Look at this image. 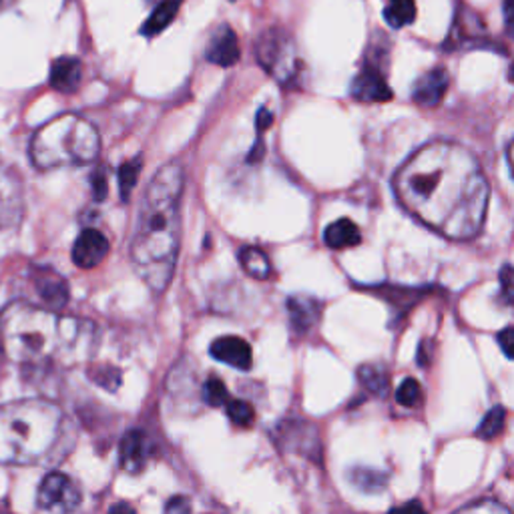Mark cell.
<instances>
[{"label": "cell", "mask_w": 514, "mask_h": 514, "mask_svg": "<svg viewBox=\"0 0 514 514\" xmlns=\"http://www.w3.org/2000/svg\"><path fill=\"white\" fill-rule=\"evenodd\" d=\"M394 194L420 224L448 240L471 241L485 225L490 187L471 151L432 141L398 169Z\"/></svg>", "instance_id": "6da1fadb"}, {"label": "cell", "mask_w": 514, "mask_h": 514, "mask_svg": "<svg viewBox=\"0 0 514 514\" xmlns=\"http://www.w3.org/2000/svg\"><path fill=\"white\" fill-rule=\"evenodd\" d=\"M183 187L186 169L179 161H171L155 173L141 199L131 259L137 275L155 294L167 289L178 265Z\"/></svg>", "instance_id": "7a4b0ae2"}, {"label": "cell", "mask_w": 514, "mask_h": 514, "mask_svg": "<svg viewBox=\"0 0 514 514\" xmlns=\"http://www.w3.org/2000/svg\"><path fill=\"white\" fill-rule=\"evenodd\" d=\"M73 320L55 310L28 302H12L0 313V348L20 366H38L57 360L73 344Z\"/></svg>", "instance_id": "3957f363"}, {"label": "cell", "mask_w": 514, "mask_h": 514, "mask_svg": "<svg viewBox=\"0 0 514 514\" xmlns=\"http://www.w3.org/2000/svg\"><path fill=\"white\" fill-rule=\"evenodd\" d=\"M63 428L57 404L28 398L0 406V464H36L55 447Z\"/></svg>", "instance_id": "277c9868"}, {"label": "cell", "mask_w": 514, "mask_h": 514, "mask_svg": "<svg viewBox=\"0 0 514 514\" xmlns=\"http://www.w3.org/2000/svg\"><path fill=\"white\" fill-rule=\"evenodd\" d=\"M101 153V135L91 121L67 113L36 129L30 141V159L41 171L60 167H84Z\"/></svg>", "instance_id": "5b68a950"}, {"label": "cell", "mask_w": 514, "mask_h": 514, "mask_svg": "<svg viewBox=\"0 0 514 514\" xmlns=\"http://www.w3.org/2000/svg\"><path fill=\"white\" fill-rule=\"evenodd\" d=\"M256 57L264 71L283 87H289L291 83L297 81L299 71H302V60H299L294 38L280 27H272L259 35Z\"/></svg>", "instance_id": "8992f818"}, {"label": "cell", "mask_w": 514, "mask_h": 514, "mask_svg": "<svg viewBox=\"0 0 514 514\" xmlns=\"http://www.w3.org/2000/svg\"><path fill=\"white\" fill-rule=\"evenodd\" d=\"M81 501L79 485L63 472H49L36 493V506L44 512H73Z\"/></svg>", "instance_id": "52a82bcc"}, {"label": "cell", "mask_w": 514, "mask_h": 514, "mask_svg": "<svg viewBox=\"0 0 514 514\" xmlns=\"http://www.w3.org/2000/svg\"><path fill=\"white\" fill-rule=\"evenodd\" d=\"M25 217V186L12 167L0 165V232L20 225Z\"/></svg>", "instance_id": "ba28073f"}, {"label": "cell", "mask_w": 514, "mask_h": 514, "mask_svg": "<svg viewBox=\"0 0 514 514\" xmlns=\"http://www.w3.org/2000/svg\"><path fill=\"white\" fill-rule=\"evenodd\" d=\"M280 447L289 448L291 452H299V455L308 456L312 460H320V439L316 428L310 426L308 422H283L280 424Z\"/></svg>", "instance_id": "9c48e42d"}, {"label": "cell", "mask_w": 514, "mask_h": 514, "mask_svg": "<svg viewBox=\"0 0 514 514\" xmlns=\"http://www.w3.org/2000/svg\"><path fill=\"white\" fill-rule=\"evenodd\" d=\"M352 99L360 103H386L392 99V89L388 87L384 75L374 65H366L362 71L356 75L350 87Z\"/></svg>", "instance_id": "30bf717a"}, {"label": "cell", "mask_w": 514, "mask_h": 514, "mask_svg": "<svg viewBox=\"0 0 514 514\" xmlns=\"http://www.w3.org/2000/svg\"><path fill=\"white\" fill-rule=\"evenodd\" d=\"M450 87V76L447 73V68L436 67L431 71L424 73L420 79L414 83L412 87V101L424 107V109H434L442 103L444 95Z\"/></svg>", "instance_id": "8fae6325"}, {"label": "cell", "mask_w": 514, "mask_h": 514, "mask_svg": "<svg viewBox=\"0 0 514 514\" xmlns=\"http://www.w3.org/2000/svg\"><path fill=\"white\" fill-rule=\"evenodd\" d=\"M151 456V440L143 431H129L119 444V466L129 474L145 471Z\"/></svg>", "instance_id": "7c38bea8"}, {"label": "cell", "mask_w": 514, "mask_h": 514, "mask_svg": "<svg viewBox=\"0 0 514 514\" xmlns=\"http://www.w3.org/2000/svg\"><path fill=\"white\" fill-rule=\"evenodd\" d=\"M33 288L41 297L44 308L60 310L68 302V286L63 275L49 267H36L33 273Z\"/></svg>", "instance_id": "4fadbf2b"}, {"label": "cell", "mask_w": 514, "mask_h": 514, "mask_svg": "<svg viewBox=\"0 0 514 514\" xmlns=\"http://www.w3.org/2000/svg\"><path fill=\"white\" fill-rule=\"evenodd\" d=\"M109 253V241L99 229H84L73 245V262L81 270H93Z\"/></svg>", "instance_id": "5bb4252c"}, {"label": "cell", "mask_w": 514, "mask_h": 514, "mask_svg": "<svg viewBox=\"0 0 514 514\" xmlns=\"http://www.w3.org/2000/svg\"><path fill=\"white\" fill-rule=\"evenodd\" d=\"M240 41H237L235 30L229 25L217 27L216 33L211 35L210 43H207L205 57L210 63L219 67H233L240 60Z\"/></svg>", "instance_id": "9a60e30c"}, {"label": "cell", "mask_w": 514, "mask_h": 514, "mask_svg": "<svg viewBox=\"0 0 514 514\" xmlns=\"http://www.w3.org/2000/svg\"><path fill=\"white\" fill-rule=\"evenodd\" d=\"M210 352L217 362L237 368V370H241V372H248L253 364L251 346L237 336L217 337V340L211 344Z\"/></svg>", "instance_id": "2e32d148"}, {"label": "cell", "mask_w": 514, "mask_h": 514, "mask_svg": "<svg viewBox=\"0 0 514 514\" xmlns=\"http://www.w3.org/2000/svg\"><path fill=\"white\" fill-rule=\"evenodd\" d=\"M51 87L59 93H76L83 81V63L76 57H60L51 65Z\"/></svg>", "instance_id": "e0dca14e"}, {"label": "cell", "mask_w": 514, "mask_h": 514, "mask_svg": "<svg viewBox=\"0 0 514 514\" xmlns=\"http://www.w3.org/2000/svg\"><path fill=\"white\" fill-rule=\"evenodd\" d=\"M482 22L478 20L477 14H474L468 6H460L455 17V25H452V33L447 38V49H456L458 44H471L485 41L482 38Z\"/></svg>", "instance_id": "ac0fdd59"}, {"label": "cell", "mask_w": 514, "mask_h": 514, "mask_svg": "<svg viewBox=\"0 0 514 514\" xmlns=\"http://www.w3.org/2000/svg\"><path fill=\"white\" fill-rule=\"evenodd\" d=\"M288 313L291 328L297 334H308L321 316V304L310 296H291L288 299Z\"/></svg>", "instance_id": "d6986e66"}, {"label": "cell", "mask_w": 514, "mask_h": 514, "mask_svg": "<svg viewBox=\"0 0 514 514\" xmlns=\"http://www.w3.org/2000/svg\"><path fill=\"white\" fill-rule=\"evenodd\" d=\"M324 241L328 248H332V249H346V248H354V245L362 241V233H360V229L354 221L344 217L326 227Z\"/></svg>", "instance_id": "ffe728a7"}, {"label": "cell", "mask_w": 514, "mask_h": 514, "mask_svg": "<svg viewBox=\"0 0 514 514\" xmlns=\"http://www.w3.org/2000/svg\"><path fill=\"white\" fill-rule=\"evenodd\" d=\"M181 3L183 0H163V3L151 12V17L145 20L141 33L145 36H155L159 33H163V30L171 25L173 19L178 17Z\"/></svg>", "instance_id": "44dd1931"}, {"label": "cell", "mask_w": 514, "mask_h": 514, "mask_svg": "<svg viewBox=\"0 0 514 514\" xmlns=\"http://www.w3.org/2000/svg\"><path fill=\"white\" fill-rule=\"evenodd\" d=\"M240 264L243 272L253 280H267L272 275V262L270 257L259 248H243L240 251Z\"/></svg>", "instance_id": "7402d4cb"}, {"label": "cell", "mask_w": 514, "mask_h": 514, "mask_svg": "<svg viewBox=\"0 0 514 514\" xmlns=\"http://www.w3.org/2000/svg\"><path fill=\"white\" fill-rule=\"evenodd\" d=\"M358 380L362 386L368 390V392L374 396H386L388 394V386H390V378L386 368L380 364H364L358 368Z\"/></svg>", "instance_id": "603a6c76"}, {"label": "cell", "mask_w": 514, "mask_h": 514, "mask_svg": "<svg viewBox=\"0 0 514 514\" xmlns=\"http://www.w3.org/2000/svg\"><path fill=\"white\" fill-rule=\"evenodd\" d=\"M384 20L392 28L410 27L416 20V3L414 0H388L384 9Z\"/></svg>", "instance_id": "cb8c5ba5"}, {"label": "cell", "mask_w": 514, "mask_h": 514, "mask_svg": "<svg viewBox=\"0 0 514 514\" xmlns=\"http://www.w3.org/2000/svg\"><path fill=\"white\" fill-rule=\"evenodd\" d=\"M352 485L358 486L364 493H378L388 485V474L380 471H370V468H354L350 472Z\"/></svg>", "instance_id": "d4e9b609"}, {"label": "cell", "mask_w": 514, "mask_h": 514, "mask_svg": "<svg viewBox=\"0 0 514 514\" xmlns=\"http://www.w3.org/2000/svg\"><path fill=\"white\" fill-rule=\"evenodd\" d=\"M506 424V410L502 406H494L493 410L486 412V416L480 420L477 428V436L482 440H494L496 436H501Z\"/></svg>", "instance_id": "484cf974"}, {"label": "cell", "mask_w": 514, "mask_h": 514, "mask_svg": "<svg viewBox=\"0 0 514 514\" xmlns=\"http://www.w3.org/2000/svg\"><path fill=\"white\" fill-rule=\"evenodd\" d=\"M139 173H141V159L139 157L129 161V163H125L119 169V189H121L123 202H129V197H131L133 189L137 186V179H139Z\"/></svg>", "instance_id": "4316f807"}, {"label": "cell", "mask_w": 514, "mask_h": 514, "mask_svg": "<svg viewBox=\"0 0 514 514\" xmlns=\"http://www.w3.org/2000/svg\"><path fill=\"white\" fill-rule=\"evenodd\" d=\"M225 412L227 418L240 428H248L253 424V420H256V410L245 400H229L225 404Z\"/></svg>", "instance_id": "83f0119b"}, {"label": "cell", "mask_w": 514, "mask_h": 514, "mask_svg": "<svg viewBox=\"0 0 514 514\" xmlns=\"http://www.w3.org/2000/svg\"><path fill=\"white\" fill-rule=\"evenodd\" d=\"M422 400V386L418 380L406 378L396 390V402L406 408H414Z\"/></svg>", "instance_id": "f1b7e54d"}, {"label": "cell", "mask_w": 514, "mask_h": 514, "mask_svg": "<svg viewBox=\"0 0 514 514\" xmlns=\"http://www.w3.org/2000/svg\"><path fill=\"white\" fill-rule=\"evenodd\" d=\"M203 400L210 406H224L229 402L225 384L219 378H210L203 384Z\"/></svg>", "instance_id": "f546056e"}, {"label": "cell", "mask_w": 514, "mask_h": 514, "mask_svg": "<svg viewBox=\"0 0 514 514\" xmlns=\"http://www.w3.org/2000/svg\"><path fill=\"white\" fill-rule=\"evenodd\" d=\"M498 283H501V302L504 305H514V265H504L498 273Z\"/></svg>", "instance_id": "4dcf8cb0"}, {"label": "cell", "mask_w": 514, "mask_h": 514, "mask_svg": "<svg viewBox=\"0 0 514 514\" xmlns=\"http://www.w3.org/2000/svg\"><path fill=\"white\" fill-rule=\"evenodd\" d=\"M496 342H498V346H501L502 354L506 358L514 360V326L501 329V332L496 334Z\"/></svg>", "instance_id": "1f68e13d"}, {"label": "cell", "mask_w": 514, "mask_h": 514, "mask_svg": "<svg viewBox=\"0 0 514 514\" xmlns=\"http://www.w3.org/2000/svg\"><path fill=\"white\" fill-rule=\"evenodd\" d=\"M91 187H93V194L97 202H103L107 197V171L103 167H99L93 173V179H91Z\"/></svg>", "instance_id": "d6a6232c"}, {"label": "cell", "mask_w": 514, "mask_h": 514, "mask_svg": "<svg viewBox=\"0 0 514 514\" xmlns=\"http://www.w3.org/2000/svg\"><path fill=\"white\" fill-rule=\"evenodd\" d=\"M464 512H486V510H493V512H510V509H506L504 504L501 502H494V501H485V502H474V504H468L463 509Z\"/></svg>", "instance_id": "836d02e7"}, {"label": "cell", "mask_w": 514, "mask_h": 514, "mask_svg": "<svg viewBox=\"0 0 514 514\" xmlns=\"http://www.w3.org/2000/svg\"><path fill=\"white\" fill-rule=\"evenodd\" d=\"M191 504L186 496H175L165 504V512H189Z\"/></svg>", "instance_id": "e575fe53"}, {"label": "cell", "mask_w": 514, "mask_h": 514, "mask_svg": "<svg viewBox=\"0 0 514 514\" xmlns=\"http://www.w3.org/2000/svg\"><path fill=\"white\" fill-rule=\"evenodd\" d=\"M504 25H506V33H509L514 38V0H504Z\"/></svg>", "instance_id": "d590c367"}, {"label": "cell", "mask_w": 514, "mask_h": 514, "mask_svg": "<svg viewBox=\"0 0 514 514\" xmlns=\"http://www.w3.org/2000/svg\"><path fill=\"white\" fill-rule=\"evenodd\" d=\"M272 123H273V115L267 109H259V113H257V131L259 133L265 131V129L270 127Z\"/></svg>", "instance_id": "8d00e7d4"}, {"label": "cell", "mask_w": 514, "mask_h": 514, "mask_svg": "<svg viewBox=\"0 0 514 514\" xmlns=\"http://www.w3.org/2000/svg\"><path fill=\"white\" fill-rule=\"evenodd\" d=\"M506 159H509L510 171H512V175H514V141L509 145V149H506Z\"/></svg>", "instance_id": "74e56055"}, {"label": "cell", "mask_w": 514, "mask_h": 514, "mask_svg": "<svg viewBox=\"0 0 514 514\" xmlns=\"http://www.w3.org/2000/svg\"><path fill=\"white\" fill-rule=\"evenodd\" d=\"M14 3H17V0H0V12L6 11V9H11Z\"/></svg>", "instance_id": "f35d334b"}, {"label": "cell", "mask_w": 514, "mask_h": 514, "mask_svg": "<svg viewBox=\"0 0 514 514\" xmlns=\"http://www.w3.org/2000/svg\"><path fill=\"white\" fill-rule=\"evenodd\" d=\"M111 510H113V512H115V510H131V512H133L131 506H127V504H117V506H113Z\"/></svg>", "instance_id": "ab89813d"}, {"label": "cell", "mask_w": 514, "mask_h": 514, "mask_svg": "<svg viewBox=\"0 0 514 514\" xmlns=\"http://www.w3.org/2000/svg\"><path fill=\"white\" fill-rule=\"evenodd\" d=\"M509 79L514 83V65L510 67V71H509Z\"/></svg>", "instance_id": "60d3db41"}]
</instances>
